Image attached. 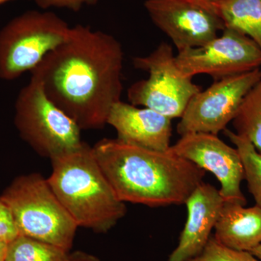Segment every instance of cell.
Returning <instances> with one entry per match:
<instances>
[{"instance_id":"9a60e30c","label":"cell","mask_w":261,"mask_h":261,"mask_svg":"<svg viewBox=\"0 0 261 261\" xmlns=\"http://www.w3.org/2000/svg\"><path fill=\"white\" fill-rule=\"evenodd\" d=\"M212 3L225 29L250 37L261 49V0H217Z\"/></svg>"},{"instance_id":"e0dca14e","label":"cell","mask_w":261,"mask_h":261,"mask_svg":"<svg viewBox=\"0 0 261 261\" xmlns=\"http://www.w3.org/2000/svg\"><path fill=\"white\" fill-rule=\"evenodd\" d=\"M69 252L25 235L8 243L5 261H65Z\"/></svg>"},{"instance_id":"277c9868","label":"cell","mask_w":261,"mask_h":261,"mask_svg":"<svg viewBox=\"0 0 261 261\" xmlns=\"http://www.w3.org/2000/svg\"><path fill=\"white\" fill-rule=\"evenodd\" d=\"M0 197L9 207L20 234L70 251L79 226L47 178L38 173L21 175Z\"/></svg>"},{"instance_id":"6da1fadb","label":"cell","mask_w":261,"mask_h":261,"mask_svg":"<svg viewBox=\"0 0 261 261\" xmlns=\"http://www.w3.org/2000/svg\"><path fill=\"white\" fill-rule=\"evenodd\" d=\"M124 53L111 34L76 25L31 72L47 97L82 130L108 124L121 101Z\"/></svg>"},{"instance_id":"ffe728a7","label":"cell","mask_w":261,"mask_h":261,"mask_svg":"<svg viewBox=\"0 0 261 261\" xmlns=\"http://www.w3.org/2000/svg\"><path fill=\"white\" fill-rule=\"evenodd\" d=\"M20 234L9 207L0 197V239L10 243Z\"/></svg>"},{"instance_id":"4fadbf2b","label":"cell","mask_w":261,"mask_h":261,"mask_svg":"<svg viewBox=\"0 0 261 261\" xmlns=\"http://www.w3.org/2000/svg\"><path fill=\"white\" fill-rule=\"evenodd\" d=\"M172 119L147 108L119 101L111 108L107 123L117 139L129 145L157 151L171 147Z\"/></svg>"},{"instance_id":"7402d4cb","label":"cell","mask_w":261,"mask_h":261,"mask_svg":"<svg viewBox=\"0 0 261 261\" xmlns=\"http://www.w3.org/2000/svg\"><path fill=\"white\" fill-rule=\"evenodd\" d=\"M65 261H100L97 257L83 251H75L68 254Z\"/></svg>"},{"instance_id":"5bb4252c","label":"cell","mask_w":261,"mask_h":261,"mask_svg":"<svg viewBox=\"0 0 261 261\" xmlns=\"http://www.w3.org/2000/svg\"><path fill=\"white\" fill-rule=\"evenodd\" d=\"M214 230V238L224 246L251 252L261 245V207L225 202Z\"/></svg>"},{"instance_id":"ac0fdd59","label":"cell","mask_w":261,"mask_h":261,"mask_svg":"<svg viewBox=\"0 0 261 261\" xmlns=\"http://www.w3.org/2000/svg\"><path fill=\"white\" fill-rule=\"evenodd\" d=\"M224 135L238 149L243 162L245 179L255 203L261 207V154L247 139L226 128Z\"/></svg>"},{"instance_id":"d4e9b609","label":"cell","mask_w":261,"mask_h":261,"mask_svg":"<svg viewBox=\"0 0 261 261\" xmlns=\"http://www.w3.org/2000/svg\"><path fill=\"white\" fill-rule=\"evenodd\" d=\"M13 1V0H0V5L3 4V3H8V2Z\"/></svg>"},{"instance_id":"484cf974","label":"cell","mask_w":261,"mask_h":261,"mask_svg":"<svg viewBox=\"0 0 261 261\" xmlns=\"http://www.w3.org/2000/svg\"><path fill=\"white\" fill-rule=\"evenodd\" d=\"M205 1L211 2V3H212V2L217 1V0H205Z\"/></svg>"},{"instance_id":"603a6c76","label":"cell","mask_w":261,"mask_h":261,"mask_svg":"<svg viewBox=\"0 0 261 261\" xmlns=\"http://www.w3.org/2000/svg\"><path fill=\"white\" fill-rule=\"evenodd\" d=\"M8 242L0 239V261H5L8 250Z\"/></svg>"},{"instance_id":"7a4b0ae2","label":"cell","mask_w":261,"mask_h":261,"mask_svg":"<svg viewBox=\"0 0 261 261\" xmlns=\"http://www.w3.org/2000/svg\"><path fill=\"white\" fill-rule=\"evenodd\" d=\"M96 159L122 202L150 207L183 205L206 171L171 149L152 150L118 139L94 146Z\"/></svg>"},{"instance_id":"52a82bcc","label":"cell","mask_w":261,"mask_h":261,"mask_svg":"<svg viewBox=\"0 0 261 261\" xmlns=\"http://www.w3.org/2000/svg\"><path fill=\"white\" fill-rule=\"evenodd\" d=\"M133 65L149 73L147 80L128 89V101L133 106L149 108L171 119L181 118L192 98L201 91L191 77L181 73L172 46L167 43L161 42L148 56L133 58Z\"/></svg>"},{"instance_id":"cb8c5ba5","label":"cell","mask_w":261,"mask_h":261,"mask_svg":"<svg viewBox=\"0 0 261 261\" xmlns=\"http://www.w3.org/2000/svg\"><path fill=\"white\" fill-rule=\"evenodd\" d=\"M250 252H251L254 256L256 257L257 259H259V260L261 261V245L255 247V248L253 249Z\"/></svg>"},{"instance_id":"44dd1931","label":"cell","mask_w":261,"mask_h":261,"mask_svg":"<svg viewBox=\"0 0 261 261\" xmlns=\"http://www.w3.org/2000/svg\"><path fill=\"white\" fill-rule=\"evenodd\" d=\"M38 6L42 9L51 8H66L76 12L86 5H94L98 0H34Z\"/></svg>"},{"instance_id":"2e32d148","label":"cell","mask_w":261,"mask_h":261,"mask_svg":"<svg viewBox=\"0 0 261 261\" xmlns=\"http://www.w3.org/2000/svg\"><path fill=\"white\" fill-rule=\"evenodd\" d=\"M233 125L235 133L250 141L261 154V80L245 96Z\"/></svg>"},{"instance_id":"7c38bea8","label":"cell","mask_w":261,"mask_h":261,"mask_svg":"<svg viewBox=\"0 0 261 261\" xmlns=\"http://www.w3.org/2000/svg\"><path fill=\"white\" fill-rule=\"evenodd\" d=\"M224 202L219 190L211 184L202 182L196 187L185 202L186 223L168 261H189L203 251Z\"/></svg>"},{"instance_id":"8992f818","label":"cell","mask_w":261,"mask_h":261,"mask_svg":"<svg viewBox=\"0 0 261 261\" xmlns=\"http://www.w3.org/2000/svg\"><path fill=\"white\" fill-rule=\"evenodd\" d=\"M70 27L51 12L29 10L0 30V79L32 72L68 37Z\"/></svg>"},{"instance_id":"ba28073f","label":"cell","mask_w":261,"mask_h":261,"mask_svg":"<svg viewBox=\"0 0 261 261\" xmlns=\"http://www.w3.org/2000/svg\"><path fill=\"white\" fill-rule=\"evenodd\" d=\"M261 80V68L216 81L192 98L176 130L218 135L233 121L247 93Z\"/></svg>"},{"instance_id":"5b68a950","label":"cell","mask_w":261,"mask_h":261,"mask_svg":"<svg viewBox=\"0 0 261 261\" xmlns=\"http://www.w3.org/2000/svg\"><path fill=\"white\" fill-rule=\"evenodd\" d=\"M14 122L23 140L38 154L49 160L74 151L84 143L80 126L32 78L17 97Z\"/></svg>"},{"instance_id":"30bf717a","label":"cell","mask_w":261,"mask_h":261,"mask_svg":"<svg viewBox=\"0 0 261 261\" xmlns=\"http://www.w3.org/2000/svg\"><path fill=\"white\" fill-rule=\"evenodd\" d=\"M145 7L178 51L204 45L225 29L213 3L205 0H146Z\"/></svg>"},{"instance_id":"3957f363","label":"cell","mask_w":261,"mask_h":261,"mask_svg":"<svg viewBox=\"0 0 261 261\" xmlns=\"http://www.w3.org/2000/svg\"><path fill=\"white\" fill-rule=\"evenodd\" d=\"M50 161L47 181L79 227L106 233L126 216V204L117 197L92 147L84 142Z\"/></svg>"},{"instance_id":"8fae6325","label":"cell","mask_w":261,"mask_h":261,"mask_svg":"<svg viewBox=\"0 0 261 261\" xmlns=\"http://www.w3.org/2000/svg\"><path fill=\"white\" fill-rule=\"evenodd\" d=\"M170 149L213 173L221 185L219 192L225 202L246 205V198L241 190L245 174L238 149L225 143L218 135L206 133L181 136Z\"/></svg>"},{"instance_id":"9c48e42d","label":"cell","mask_w":261,"mask_h":261,"mask_svg":"<svg viewBox=\"0 0 261 261\" xmlns=\"http://www.w3.org/2000/svg\"><path fill=\"white\" fill-rule=\"evenodd\" d=\"M176 62L186 76L207 74L217 81L261 68V49L250 37L225 29L204 45L178 51Z\"/></svg>"},{"instance_id":"d6986e66","label":"cell","mask_w":261,"mask_h":261,"mask_svg":"<svg viewBox=\"0 0 261 261\" xmlns=\"http://www.w3.org/2000/svg\"><path fill=\"white\" fill-rule=\"evenodd\" d=\"M189 261H260L250 252L228 248L216 241L214 235L198 256Z\"/></svg>"}]
</instances>
